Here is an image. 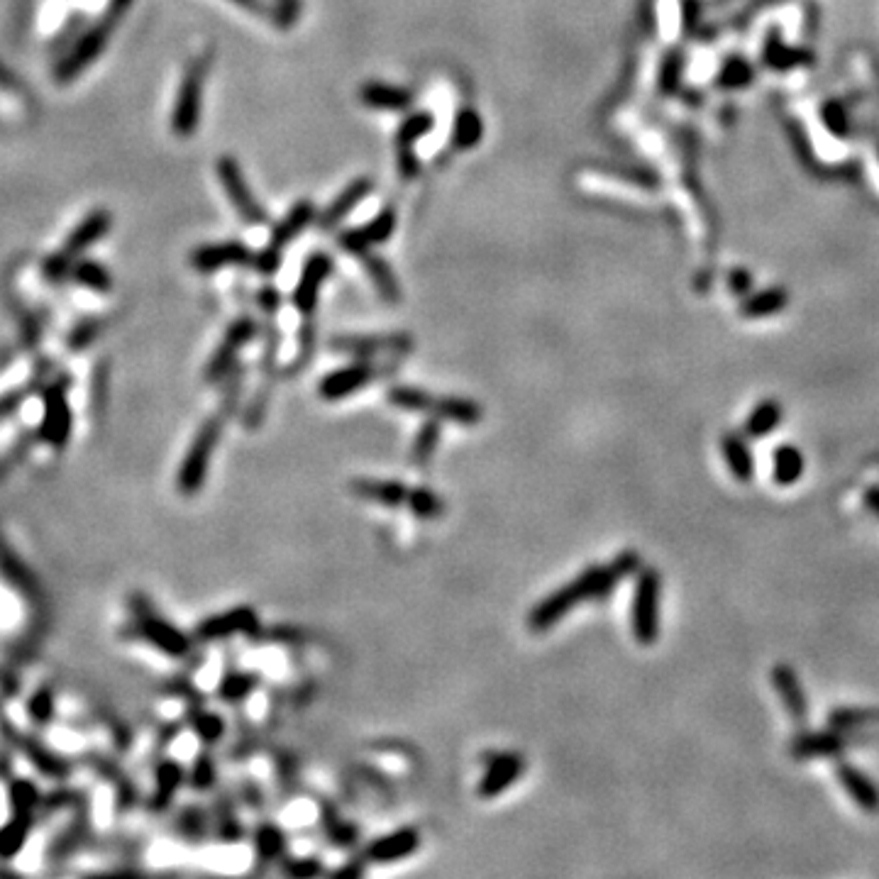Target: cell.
<instances>
[{
    "label": "cell",
    "instance_id": "1",
    "mask_svg": "<svg viewBox=\"0 0 879 879\" xmlns=\"http://www.w3.org/2000/svg\"><path fill=\"white\" fill-rule=\"evenodd\" d=\"M640 565L638 552L626 550L621 555L613 557L608 565H594L584 569L582 574L572 579V582L562 584L560 589H555L552 594H547L545 599H540L538 604L530 608V613L525 616L530 633H547L569 616L579 604L584 601H604L616 591V586L623 579L635 574Z\"/></svg>",
    "mask_w": 879,
    "mask_h": 879
},
{
    "label": "cell",
    "instance_id": "2",
    "mask_svg": "<svg viewBox=\"0 0 879 879\" xmlns=\"http://www.w3.org/2000/svg\"><path fill=\"white\" fill-rule=\"evenodd\" d=\"M386 401L406 413H423L428 418L450 420L460 425H479L484 420V406L474 398L435 396L420 386L396 384L386 391Z\"/></svg>",
    "mask_w": 879,
    "mask_h": 879
},
{
    "label": "cell",
    "instance_id": "3",
    "mask_svg": "<svg viewBox=\"0 0 879 879\" xmlns=\"http://www.w3.org/2000/svg\"><path fill=\"white\" fill-rule=\"evenodd\" d=\"M210 64H213V47H208L206 52L191 59L179 91H176L174 110H171V132L181 140L191 137L201 125L203 91H206Z\"/></svg>",
    "mask_w": 879,
    "mask_h": 879
},
{
    "label": "cell",
    "instance_id": "4",
    "mask_svg": "<svg viewBox=\"0 0 879 879\" xmlns=\"http://www.w3.org/2000/svg\"><path fill=\"white\" fill-rule=\"evenodd\" d=\"M225 423H228V416L218 411L215 416H210L201 428H198L196 435H193L189 450H186L184 460H181L179 477H176V486H179V491L184 496L201 494L203 484H206L208 479L213 452L215 447L220 445V438H223Z\"/></svg>",
    "mask_w": 879,
    "mask_h": 879
},
{
    "label": "cell",
    "instance_id": "5",
    "mask_svg": "<svg viewBox=\"0 0 879 879\" xmlns=\"http://www.w3.org/2000/svg\"><path fill=\"white\" fill-rule=\"evenodd\" d=\"M660 591L662 579L660 572L652 567H640L638 582H635L633 608H630V628L640 645H652L660 635Z\"/></svg>",
    "mask_w": 879,
    "mask_h": 879
},
{
    "label": "cell",
    "instance_id": "6",
    "mask_svg": "<svg viewBox=\"0 0 879 879\" xmlns=\"http://www.w3.org/2000/svg\"><path fill=\"white\" fill-rule=\"evenodd\" d=\"M132 616H135V630L140 633V638H145L152 648L164 652V655L186 657L193 650L189 635L164 616H159L145 596L132 599Z\"/></svg>",
    "mask_w": 879,
    "mask_h": 879
},
{
    "label": "cell",
    "instance_id": "7",
    "mask_svg": "<svg viewBox=\"0 0 879 879\" xmlns=\"http://www.w3.org/2000/svg\"><path fill=\"white\" fill-rule=\"evenodd\" d=\"M396 369V362H377V359H357L347 367L328 372L318 384V394L323 401H342L357 394L364 386L374 384L381 377H389Z\"/></svg>",
    "mask_w": 879,
    "mask_h": 879
},
{
    "label": "cell",
    "instance_id": "8",
    "mask_svg": "<svg viewBox=\"0 0 879 879\" xmlns=\"http://www.w3.org/2000/svg\"><path fill=\"white\" fill-rule=\"evenodd\" d=\"M215 174H218L220 186H223L230 206L237 210V215L242 218V223L254 225V228H257V225L269 223L267 210H264L262 203L254 198L250 184H247V179H245V171H242L240 162H237L232 154H223V157L215 162Z\"/></svg>",
    "mask_w": 879,
    "mask_h": 879
},
{
    "label": "cell",
    "instance_id": "9",
    "mask_svg": "<svg viewBox=\"0 0 879 879\" xmlns=\"http://www.w3.org/2000/svg\"><path fill=\"white\" fill-rule=\"evenodd\" d=\"M115 25V15L110 13L108 18L93 25L91 30L81 35V40L69 49V54L57 64L54 69V81L57 84H69L74 81L76 76L84 74V71L101 57V52L105 49V44L110 40V32H113Z\"/></svg>",
    "mask_w": 879,
    "mask_h": 879
},
{
    "label": "cell",
    "instance_id": "10",
    "mask_svg": "<svg viewBox=\"0 0 879 879\" xmlns=\"http://www.w3.org/2000/svg\"><path fill=\"white\" fill-rule=\"evenodd\" d=\"M257 335H259V325L254 323V318H250V315H242V318L232 320L228 330H225L223 340H220V345L215 347V352L208 359L203 379H206L208 384H215V381H223L228 377L232 367H235L237 357H240L242 347L250 345Z\"/></svg>",
    "mask_w": 879,
    "mask_h": 879
},
{
    "label": "cell",
    "instance_id": "11",
    "mask_svg": "<svg viewBox=\"0 0 879 879\" xmlns=\"http://www.w3.org/2000/svg\"><path fill=\"white\" fill-rule=\"evenodd\" d=\"M330 350L357 359H377L384 355L403 357L413 350V337L406 333L391 335H337L330 340Z\"/></svg>",
    "mask_w": 879,
    "mask_h": 879
},
{
    "label": "cell",
    "instance_id": "12",
    "mask_svg": "<svg viewBox=\"0 0 879 879\" xmlns=\"http://www.w3.org/2000/svg\"><path fill=\"white\" fill-rule=\"evenodd\" d=\"M398 223V215L394 206H386L381 208L372 220H367L364 225L359 228H347L337 235V245L342 247L347 254H355L359 257L362 252L374 250L377 245H384V242L391 240L394 235Z\"/></svg>",
    "mask_w": 879,
    "mask_h": 879
},
{
    "label": "cell",
    "instance_id": "13",
    "mask_svg": "<svg viewBox=\"0 0 879 879\" xmlns=\"http://www.w3.org/2000/svg\"><path fill=\"white\" fill-rule=\"evenodd\" d=\"M333 259L330 254L325 252H313L311 257L303 262L301 276H298V284L293 286L291 293V303L296 306V311L303 315V318H311L318 308V298H320V289L323 284L328 281V276L333 274Z\"/></svg>",
    "mask_w": 879,
    "mask_h": 879
},
{
    "label": "cell",
    "instance_id": "14",
    "mask_svg": "<svg viewBox=\"0 0 879 879\" xmlns=\"http://www.w3.org/2000/svg\"><path fill=\"white\" fill-rule=\"evenodd\" d=\"M42 423H40V438L52 447H64L66 440L71 438V403L66 396L64 384H54L44 391L42 396Z\"/></svg>",
    "mask_w": 879,
    "mask_h": 879
},
{
    "label": "cell",
    "instance_id": "15",
    "mask_svg": "<svg viewBox=\"0 0 879 879\" xmlns=\"http://www.w3.org/2000/svg\"><path fill=\"white\" fill-rule=\"evenodd\" d=\"M259 633V616L250 606H237L230 611L215 613L201 621L196 628L198 643H215V640H228L232 635H254Z\"/></svg>",
    "mask_w": 879,
    "mask_h": 879
},
{
    "label": "cell",
    "instance_id": "16",
    "mask_svg": "<svg viewBox=\"0 0 879 879\" xmlns=\"http://www.w3.org/2000/svg\"><path fill=\"white\" fill-rule=\"evenodd\" d=\"M420 843H423V838H420V831L416 826L396 828V831L384 833V836L372 840L367 845V850H364V860L369 865H394V862L416 855L420 850Z\"/></svg>",
    "mask_w": 879,
    "mask_h": 879
},
{
    "label": "cell",
    "instance_id": "17",
    "mask_svg": "<svg viewBox=\"0 0 879 879\" xmlns=\"http://www.w3.org/2000/svg\"><path fill=\"white\" fill-rule=\"evenodd\" d=\"M525 767L528 765H525V757L521 753L491 755L484 767V775L479 779L477 794L482 799H496L523 777Z\"/></svg>",
    "mask_w": 879,
    "mask_h": 879
},
{
    "label": "cell",
    "instance_id": "18",
    "mask_svg": "<svg viewBox=\"0 0 879 879\" xmlns=\"http://www.w3.org/2000/svg\"><path fill=\"white\" fill-rule=\"evenodd\" d=\"M254 252L245 242H210V245H201L191 252V267L201 274H213L223 267H245L252 264Z\"/></svg>",
    "mask_w": 879,
    "mask_h": 879
},
{
    "label": "cell",
    "instance_id": "19",
    "mask_svg": "<svg viewBox=\"0 0 879 879\" xmlns=\"http://www.w3.org/2000/svg\"><path fill=\"white\" fill-rule=\"evenodd\" d=\"M352 496L362 501H372L379 503V506L386 508H406L408 511V501H411V491L413 486L396 482V479H372V477H357L347 484Z\"/></svg>",
    "mask_w": 879,
    "mask_h": 879
},
{
    "label": "cell",
    "instance_id": "20",
    "mask_svg": "<svg viewBox=\"0 0 879 879\" xmlns=\"http://www.w3.org/2000/svg\"><path fill=\"white\" fill-rule=\"evenodd\" d=\"M374 189H377V184H374L369 176H359V179L350 181V184H347L345 189L337 193L333 201L323 208V213H318V220H315L318 228L320 230L337 228V225H340L342 220H345L347 215L364 201V198L372 196Z\"/></svg>",
    "mask_w": 879,
    "mask_h": 879
},
{
    "label": "cell",
    "instance_id": "21",
    "mask_svg": "<svg viewBox=\"0 0 879 879\" xmlns=\"http://www.w3.org/2000/svg\"><path fill=\"white\" fill-rule=\"evenodd\" d=\"M186 782H189V779H186V770L179 765V760L159 762L157 770H154L152 796H149L147 801L149 811H157V814L167 811L169 806L174 804L176 794L181 792V787H184Z\"/></svg>",
    "mask_w": 879,
    "mask_h": 879
},
{
    "label": "cell",
    "instance_id": "22",
    "mask_svg": "<svg viewBox=\"0 0 879 879\" xmlns=\"http://www.w3.org/2000/svg\"><path fill=\"white\" fill-rule=\"evenodd\" d=\"M315 220H318V208H315V203L308 201V198H301V201L293 203V206L289 208V213H286L284 218H281L279 223L274 225L272 237H269L267 247H272V250H276V252H284V247L289 245V242L296 240V237L301 235V232L306 230L308 225L315 223Z\"/></svg>",
    "mask_w": 879,
    "mask_h": 879
},
{
    "label": "cell",
    "instance_id": "23",
    "mask_svg": "<svg viewBox=\"0 0 879 879\" xmlns=\"http://www.w3.org/2000/svg\"><path fill=\"white\" fill-rule=\"evenodd\" d=\"M359 101L372 110H389V113H401L408 110L413 103V91L396 84H384V81H367L359 88Z\"/></svg>",
    "mask_w": 879,
    "mask_h": 879
},
{
    "label": "cell",
    "instance_id": "24",
    "mask_svg": "<svg viewBox=\"0 0 879 879\" xmlns=\"http://www.w3.org/2000/svg\"><path fill=\"white\" fill-rule=\"evenodd\" d=\"M836 775H838L840 787L848 792L850 799H853L862 811L877 814L879 811V787L875 782H872L870 777L865 775V772L858 770V767L848 765V762H843V765H838Z\"/></svg>",
    "mask_w": 879,
    "mask_h": 879
},
{
    "label": "cell",
    "instance_id": "25",
    "mask_svg": "<svg viewBox=\"0 0 879 879\" xmlns=\"http://www.w3.org/2000/svg\"><path fill=\"white\" fill-rule=\"evenodd\" d=\"M772 684H775V691L782 699L784 709L789 711V716L794 721H806L809 716V701H806V691L799 684V677L789 665H777L772 670Z\"/></svg>",
    "mask_w": 879,
    "mask_h": 879
},
{
    "label": "cell",
    "instance_id": "26",
    "mask_svg": "<svg viewBox=\"0 0 879 879\" xmlns=\"http://www.w3.org/2000/svg\"><path fill=\"white\" fill-rule=\"evenodd\" d=\"M110 225H113V218H110L108 210H93L86 220H81L79 228L71 232L62 252H66L71 259H74L76 254L86 252L88 247L101 242L103 237L108 235Z\"/></svg>",
    "mask_w": 879,
    "mask_h": 879
},
{
    "label": "cell",
    "instance_id": "27",
    "mask_svg": "<svg viewBox=\"0 0 879 879\" xmlns=\"http://www.w3.org/2000/svg\"><path fill=\"white\" fill-rule=\"evenodd\" d=\"M359 262H362L364 272H367L372 284L377 286L381 301L386 303H401V286H398V279L394 274V269L389 267L386 259H381L379 254H374L372 250L359 254Z\"/></svg>",
    "mask_w": 879,
    "mask_h": 879
},
{
    "label": "cell",
    "instance_id": "28",
    "mask_svg": "<svg viewBox=\"0 0 879 879\" xmlns=\"http://www.w3.org/2000/svg\"><path fill=\"white\" fill-rule=\"evenodd\" d=\"M254 853L259 862H279L289 853V836L284 828L274 821H262L252 833Z\"/></svg>",
    "mask_w": 879,
    "mask_h": 879
},
{
    "label": "cell",
    "instance_id": "29",
    "mask_svg": "<svg viewBox=\"0 0 879 879\" xmlns=\"http://www.w3.org/2000/svg\"><path fill=\"white\" fill-rule=\"evenodd\" d=\"M848 748L843 733H838L836 728L826 733H804L796 735L792 743V755L794 757H831L843 753Z\"/></svg>",
    "mask_w": 879,
    "mask_h": 879
},
{
    "label": "cell",
    "instance_id": "30",
    "mask_svg": "<svg viewBox=\"0 0 879 879\" xmlns=\"http://www.w3.org/2000/svg\"><path fill=\"white\" fill-rule=\"evenodd\" d=\"M484 140V120L472 105H464L457 110L455 120H452V147L457 152H469V149L479 147Z\"/></svg>",
    "mask_w": 879,
    "mask_h": 879
},
{
    "label": "cell",
    "instance_id": "31",
    "mask_svg": "<svg viewBox=\"0 0 879 879\" xmlns=\"http://www.w3.org/2000/svg\"><path fill=\"white\" fill-rule=\"evenodd\" d=\"M213 833L218 836L220 843H240L245 838V826H242L240 816H237L235 799L230 794H220L218 804L213 811Z\"/></svg>",
    "mask_w": 879,
    "mask_h": 879
},
{
    "label": "cell",
    "instance_id": "32",
    "mask_svg": "<svg viewBox=\"0 0 879 879\" xmlns=\"http://www.w3.org/2000/svg\"><path fill=\"white\" fill-rule=\"evenodd\" d=\"M721 450L723 457H726L728 469L738 482H750L755 477V460H753V452H750L748 442H745L740 435L728 433L726 438L721 440Z\"/></svg>",
    "mask_w": 879,
    "mask_h": 879
},
{
    "label": "cell",
    "instance_id": "33",
    "mask_svg": "<svg viewBox=\"0 0 879 879\" xmlns=\"http://www.w3.org/2000/svg\"><path fill=\"white\" fill-rule=\"evenodd\" d=\"M176 831L179 836L191 845L206 843L210 833H213V818L208 816L206 809L201 806H184L176 816Z\"/></svg>",
    "mask_w": 879,
    "mask_h": 879
},
{
    "label": "cell",
    "instance_id": "34",
    "mask_svg": "<svg viewBox=\"0 0 879 879\" xmlns=\"http://www.w3.org/2000/svg\"><path fill=\"white\" fill-rule=\"evenodd\" d=\"M259 682L262 677L254 672H242V670H232L220 679L218 684V699L225 701V704H242L247 701L254 691L259 689Z\"/></svg>",
    "mask_w": 879,
    "mask_h": 879
},
{
    "label": "cell",
    "instance_id": "35",
    "mask_svg": "<svg viewBox=\"0 0 879 879\" xmlns=\"http://www.w3.org/2000/svg\"><path fill=\"white\" fill-rule=\"evenodd\" d=\"M32 821H35V816L13 814L5 826H0V858L13 860L25 848L32 831Z\"/></svg>",
    "mask_w": 879,
    "mask_h": 879
},
{
    "label": "cell",
    "instance_id": "36",
    "mask_svg": "<svg viewBox=\"0 0 879 879\" xmlns=\"http://www.w3.org/2000/svg\"><path fill=\"white\" fill-rule=\"evenodd\" d=\"M440 438H442V420H438V418L425 420V423L420 425L416 438H413L411 462L420 469L428 467V464L433 462L435 450H438Z\"/></svg>",
    "mask_w": 879,
    "mask_h": 879
},
{
    "label": "cell",
    "instance_id": "37",
    "mask_svg": "<svg viewBox=\"0 0 879 879\" xmlns=\"http://www.w3.org/2000/svg\"><path fill=\"white\" fill-rule=\"evenodd\" d=\"M782 416H784L782 406H779L777 401H772V398L760 401L753 408L748 420H745V435H748V438H767V435L782 423Z\"/></svg>",
    "mask_w": 879,
    "mask_h": 879
},
{
    "label": "cell",
    "instance_id": "38",
    "mask_svg": "<svg viewBox=\"0 0 879 879\" xmlns=\"http://www.w3.org/2000/svg\"><path fill=\"white\" fill-rule=\"evenodd\" d=\"M433 127H435V115L430 113V110H416V113H411L408 118L401 120V125H398L394 135V145L416 147L428 132H433Z\"/></svg>",
    "mask_w": 879,
    "mask_h": 879
},
{
    "label": "cell",
    "instance_id": "39",
    "mask_svg": "<svg viewBox=\"0 0 879 879\" xmlns=\"http://www.w3.org/2000/svg\"><path fill=\"white\" fill-rule=\"evenodd\" d=\"M320 821H323L325 838H328L330 845H335V848H352V845H357L359 828L355 823L337 816L335 809L323 806V811H320Z\"/></svg>",
    "mask_w": 879,
    "mask_h": 879
},
{
    "label": "cell",
    "instance_id": "40",
    "mask_svg": "<svg viewBox=\"0 0 879 879\" xmlns=\"http://www.w3.org/2000/svg\"><path fill=\"white\" fill-rule=\"evenodd\" d=\"M775 482L782 486H792L804 474V455L794 445H779L775 450Z\"/></svg>",
    "mask_w": 879,
    "mask_h": 879
},
{
    "label": "cell",
    "instance_id": "41",
    "mask_svg": "<svg viewBox=\"0 0 879 879\" xmlns=\"http://www.w3.org/2000/svg\"><path fill=\"white\" fill-rule=\"evenodd\" d=\"M408 511L420 521H438L447 513V503L440 494H435L428 486H413L411 501H408Z\"/></svg>",
    "mask_w": 879,
    "mask_h": 879
},
{
    "label": "cell",
    "instance_id": "42",
    "mask_svg": "<svg viewBox=\"0 0 879 879\" xmlns=\"http://www.w3.org/2000/svg\"><path fill=\"white\" fill-rule=\"evenodd\" d=\"M787 301L789 296L784 289H767L750 296L748 301L743 303V308H740V313H743L745 318H767V315H775L777 311H782V308L787 306Z\"/></svg>",
    "mask_w": 879,
    "mask_h": 879
},
{
    "label": "cell",
    "instance_id": "43",
    "mask_svg": "<svg viewBox=\"0 0 879 879\" xmlns=\"http://www.w3.org/2000/svg\"><path fill=\"white\" fill-rule=\"evenodd\" d=\"M189 723L193 733H196L206 745H215L225 735V718L215 711L193 709L189 713Z\"/></svg>",
    "mask_w": 879,
    "mask_h": 879
},
{
    "label": "cell",
    "instance_id": "44",
    "mask_svg": "<svg viewBox=\"0 0 879 879\" xmlns=\"http://www.w3.org/2000/svg\"><path fill=\"white\" fill-rule=\"evenodd\" d=\"M71 279L79 281L81 286H86V289L96 293H108L113 289V279H110L108 269H105L103 264L91 262V259H84V262L76 264V267L71 269Z\"/></svg>",
    "mask_w": 879,
    "mask_h": 879
},
{
    "label": "cell",
    "instance_id": "45",
    "mask_svg": "<svg viewBox=\"0 0 879 879\" xmlns=\"http://www.w3.org/2000/svg\"><path fill=\"white\" fill-rule=\"evenodd\" d=\"M279 867L286 877H296V879H311L328 872L320 855H284V858L279 860Z\"/></svg>",
    "mask_w": 879,
    "mask_h": 879
},
{
    "label": "cell",
    "instance_id": "46",
    "mask_svg": "<svg viewBox=\"0 0 879 879\" xmlns=\"http://www.w3.org/2000/svg\"><path fill=\"white\" fill-rule=\"evenodd\" d=\"M186 779H189L191 787L198 789V792L213 789L215 782H218V762H215V757L208 750L198 753L196 760H193L191 772H186Z\"/></svg>",
    "mask_w": 879,
    "mask_h": 879
},
{
    "label": "cell",
    "instance_id": "47",
    "mask_svg": "<svg viewBox=\"0 0 879 879\" xmlns=\"http://www.w3.org/2000/svg\"><path fill=\"white\" fill-rule=\"evenodd\" d=\"M10 806H13V814H27L35 816V809L40 806V789L30 782V779H15L10 784Z\"/></svg>",
    "mask_w": 879,
    "mask_h": 879
},
{
    "label": "cell",
    "instance_id": "48",
    "mask_svg": "<svg viewBox=\"0 0 879 879\" xmlns=\"http://www.w3.org/2000/svg\"><path fill=\"white\" fill-rule=\"evenodd\" d=\"M20 740H22V748H25V753L30 755V760L35 762L37 767H40L44 775H52V777L66 775V770H69V767L64 765V760L54 757L47 748H42L40 743H35V740H30V738H20Z\"/></svg>",
    "mask_w": 879,
    "mask_h": 879
},
{
    "label": "cell",
    "instance_id": "49",
    "mask_svg": "<svg viewBox=\"0 0 879 879\" xmlns=\"http://www.w3.org/2000/svg\"><path fill=\"white\" fill-rule=\"evenodd\" d=\"M875 721H879V711L872 709H838L828 716V723L836 731H850V728H860Z\"/></svg>",
    "mask_w": 879,
    "mask_h": 879
},
{
    "label": "cell",
    "instance_id": "50",
    "mask_svg": "<svg viewBox=\"0 0 879 879\" xmlns=\"http://www.w3.org/2000/svg\"><path fill=\"white\" fill-rule=\"evenodd\" d=\"M313 352H315V325L306 323L301 328V342H298V357L293 359L289 367L284 369L286 377H291V374H298L303 367H308V364H311V359H313Z\"/></svg>",
    "mask_w": 879,
    "mask_h": 879
},
{
    "label": "cell",
    "instance_id": "51",
    "mask_svg": "<svg viewBox=\"0 0 879 879\" xmlns=\"http://www.w3.org/2000/svg\"><path fill=\"white\" fill-rule=\"evenodd\" d=\"M27 713H30V718L35 723H40V726H47V723L52 721V716H54V694H52V689H37L35 694L30 696V701H27Z\"/></svg>",
    "mask_w": 879,
    "mask_h": 879
},
{
    "label": "cell",
    "instance_id": "52",
    "mask_svg": "<svg viewBox=\"0 0 879 879\" xmlns=\"http://www.w3.org/2000/svg\"><path fill=\"white\" fill-rule=\"evenodd\" d=\"M718 79H721L718 84L728 86V88L745 86V84H750V79H753V69H750L748 62L733 59V62H728L726 66H723L721 76H718Z\"/></svg>",
    "mask_w": 879,
    "mask_h": 879
},
{
    "label": "cell",
    "instance_id": "53",
    "mask_svg": "<svg viewBox=\"0 0 879 879\" xmlns=\"http://www.w3.org/2000/svg\"><path fill=\"white\" fill-rule=\"evenodd\" d=\"M71 262H74V259H71L66 252H59L54 254V257H49L47 262H44V279L52 281V284L64 281L66 276H71V269H74L71 267Z\"/></svg>",
    "mask_w": 879,
    "mask_h": 879
},
{
    "label": "cell",
    "instance_id": "54",
    "mask_svg": "<svg viewBox=\"0 0 879 879\" xmlns=\"http://www.w3.org/2000/svg\"><path fill=\"white\" fill-rule=\"evenodd\" d=\"M396 167L403 181H413L420 174V159L416 154V147H396Z\"/></svg>",
    "mask_w": 879,
    "mask_h": 879
},
{
    "label": "cell",
    "instance_id": "55",
    "mask_svg": "<svg viewBox=\"0 0 879 879\" xmlns=\"http://www.w3.org/2000/svg\"><path fill=\"white\" fill-rule=\"evenodd\" d=\"M281 262H284V252H276V250H272V247H264V250H259L257 254H254L252 267L257 269L259 274L272 276L276 269L281 267Z\"/></svg>",
    "mask_w": 879,
    "mask_h": 879
},
{
    "label": "cell",
    "instance_id": "56",
    "mask_svg": "<svg viewBox=\"0 0 879 879\" xmlns=\"http://www.w3.org/2000/svg\"><path fill=\"white\" fill-rule=\"evenodd\" d=\"M679 69H682V62H679V57L677 54H667V59H665V64H662V69H660V88L662 91H674V88H677V81H679Z\"/></svg>",
    "mask_w": 879,
    "mask_h": 879
},
{
    "label": "cell",
    "instance_id": "57",
    "mask_svg": "<svg viewBox=\"0 0 879 879\" xmlns=\"http://www.w3.org/2000/svg\"><path fill=\"white\" fill-rule=\"evenodd\" d=\"M257 306L262 308V313H267L269 318L279 313L281 308V293L274 289V286H264L262 291L257 293Z\"/></svg>",
    "mask_w": 879,
    "mask_h": 879
},
{
    "label": "cell",
    "instance_id": "58",
    "mask_svg": "<svg viewBox=\"0 0 879 879\" xmlns=\"http://www.w3.org/2000/svg\"><path fill=\"white\" fill-rule=\"evenodd\" d=\"M240 794H242V801H245V804L250 806V809H254V811H262L264 809V801H267V799H264V792L257 787V784L252 782V779H242Z\"/></svg>",
    "mask_w": 879,
    "mask_h": 879
},
{
    "label": "cell",
    "instance_id": "59",
    "mask_svg": "<svg viewBox=\"0 0 879 879\" xmlns=\"http://www.w3.org/2000/svg\"><path fill=\"white\" fill-rule=\"evenodd\" d=\"M230 3H235L237 8L247 10V13L259 15V18H269L274 22V5H269L267 0H230Z\"/></svg>",
    "mask_w": 879,
    "mask_h": 879
},
{
    "label": "cell",
    "instance_id": "60",
    "mask_svg": "<svg viewBox=\"0 0 879 879\" xmlns=\"http://www.w3.org/2000/svg\"><path fill=\"white\" fill-rule=\"evenodd\" d=\"M367 865L369 862L364 860V858H357V860H352V862H347V865H342V867H337V870L333 872V875H337V877H345V875H364V870H367Z\"/></svg>",
    "mask_w": 879,
    "mask_h": 879
},
{
    "label": "cell",
    "instance_id": "61",
    "mask_svg": "<svg viewBox=\"0 0 879 879\" xmlns=\"http://www.w3.org/2000/svg\"><path fill=\"white\" fill-rule=\"evenodd\" d=\"M865 503L875 516H879V486H872L870 491L865 494Z\"/></svg>",
    "mask_w": 879,
    "mask_h": 879
},
{
    "label": "cell",
    "instance_id": "62",
    "mask_svg": "<svg viewBox=\"0 0 879 879\" xmlns=\"http://www.w3.org/2000/svg\"><path fill=\"white\" fill-rule=\"evenodd\" d=\"M130 5H132V0H110V13L118 18V15L123 13V10L130 8Z\"/></svg>",
    "mask_w": 879,
    "mask_h": 879
},
{
    "label": "cell",
    "instance_id": "63",
    "mask_svg": "<svg viewBox=\"0 0 879 879\" xmlns=\"http://www.w3.org/2000/svg\"><path fill=\"white\" fill-rule=\"evenodd\" d=\"M0 86H15V81H13V76L8 74V71L3 69V66H0Z\"/></svg>",
    "mask_w": 879,
    "mask_h": 879
}]
</instances>
